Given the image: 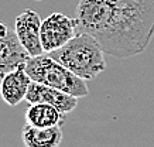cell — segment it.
<instances>
[{
	"label": "cell",
	"instance_id": "6da1fadb",
	"mask_svg": "<svg viewBox=\"0 0 154 147\" xmlns=\"http://www.w3.org/2000/svg\"><path fill=\"white\" fill-rule=\"evenodd\" d=\"M76 23L107 55L134 57L154 37V0H79Z\"/></svg>",
	"mask_w": 154,
	"mask_h": 147
},
{
	"label": "cell",
	"instance_id": "7a4b0ae2",
	"mask_svg": "<svg viewBox=\"0 0 154 147\" xmlns=\"http://www.w3.org/2000/svg\"><path fill=\"white\" fill-rule=\"evenodd\" d=\"M48 54L85 81L95 79L106 68V52L86 33H78L65 45Z\"/></svg>",
	"mask_w": 154,
	"mask_h": 147
},
{
	"label": "cell",
	"instance_id": "3957f363",
	"mask_svg": "<svg viewBox=\"0 0 154 147\" xmlns=\"http://www.w3.org/2000/svg\"><path fill=\"white\" fill-rule=\"evenodd\" d=\"M26 71L33 81L64 90L76 98H85L89 93L85 79L75 75L66 66L54 60L48 52L30 57L26 62Z\"/></svg>",
	"mask_w": 154,
	"mask_h": 147
},
{
	"label": "cell",
	"instance_id": "277c9868",
	"mask_svg": "<svg viewBox=\"0 0 154 147\" xmlns=\"http://www.w3.org/2000/svg\"><path fill=\"white\" fill-rule=\"evenodd\" d=\"M78 34L76 19H71L60 11L51 13L41 24V44L44 52L55 51L65 45Z\"/></svg>",
	"mask_w": 154,
	"mask_h": 147
},
{
	"label": "cell",
	"instance_id": "5b68a950",
	"mask_svg": "<svg viewBox=\"0 0 154 147\" xmlns=\"http://www.w3.org/2000/svg\"><path fill=\"white\" fill-rule=\"evenodd\" d=\"M41 24L42 20L37 11L33 9L24 10L21 14L16 17V34L20 43L27 50L31 57L44 54V48L41 44Z\"/></svg>",
	"mask_w": 154,
	"mask_h": 147
},
{
	"label": "cell",
	"instance_id": "8992f818",
	"mask_svg": "<svg viewBox=\"0 0 154 147\" xmlns=\"http://www.w3.org/2000/svg\"><path fill=\"white\" fill-rule=\"evenodd\" d=\"M26 100L30 102V103L47 102V103H51L52 106H55L57 109L62 112V113L72 112L78 105V98L76 96L35 81H33L28 86Z\"/></svg>",
	"mask_w": 154,
	"mask_h": 147
},
{
	"label": "cell",
	"instance_id": "52a82bcc",
	"mask_svg": "<svg viewBox=\"0 0 154 147\" xmlns=\"http://www.w3.org/2000/svg\"><path fill=\"white\" fill-rule=\"evenodd\" d=\"M31 82L33 79L26 71V64L7 72L5 76H2V82H0L2 99L10 106L19 105L20 102L26 100L28 86Z\"/></svg>",
	"mask_w": 154,
	"mask_h": 147
},
{
	"label": "cell",
	"instance_id": "ba28073f",
	"mask_svg": "<svg viewBox=\"0 0 154 147\" xmlns=\"http://www.w3.org/2000/svg\"><path fill=\"white\" fill-rule=\"evenodd\" d=\"M30 57L31 55L20 43L16 31H10L7 37L0 38V78L24 65Z\"/></svg>",
	"mask_w": 154,
	"mask_h": 147
},
{
	"label": "cell",
	"instance_id": "9c48e42d",
	"mask_svg": "<svg viewBox=\"0 0 154 147\" xmlns=\"http://www.w3.org/2000/svg\"><path fill=\"white\" fill-rule=\"evenodd\" d=\"M64 115L65 113L60 112L51 103L34 102L30 103V106L26 109V123L35 127L60 126L64 122Z\"/></svg>",
	"mask_w": 154,
	"mask_h": 147
},
{
	"label": "cell",
	"instance_id": "30bf717a",
	"mask_svg": "<svg viewBox=\"0 0 154 147\" xmlns=\"http://www.w3.org/2000/svg\"><path fill=\"white\" fill-rule=\"evenodd\" d=\"M21 139L26 147H57L62 142V130L60 126L35 127L26 123Z\"/></svg>",
	"mask_w": 154,
	"mask_h": 147
},
{
	"label": "cell",
	"instance_id": "8fae6325",
	"mask_svg": "<svg viewBox=\"0 0 154 147\" xmlns=\"http://www.w3.org/2000/svg\"><path fill=\"white\" fill-rule=\"evenodd\" d=\"M9 33H10L9 27H7V26L3 23V21H0V38L7 37V35H9Z\"/></svg>",
	"mask_w": 154,
	"mask_h": 147
}]
</instances>
